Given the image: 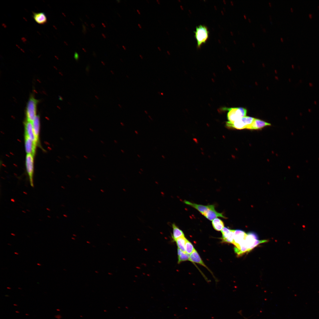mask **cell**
<instances>
[{"label": "cell", "mask_w": 319, "mask_h": 319, "mask_svg": "<svg viewBox=\"0 0 319 319\" xmlns=\"http://www.w3.org/2000/svg\"><path fill=\"white\" fill-rule=\"evenodd\" d=\"M194 34L197 47L199 48L203 44L205 43L208 39L209 36L208 29L204 25H199L196 27Z\"/></svg>", "instance_id": "cell-1"}, {"label": "cell", "mask_w": 319, "mask_h": 319, "mask_svg": "<svg viewBox=\"0 0 319 319\" xmlns=\"http://www.w3.org/2000/svg\"><path fill=\"white\" fill-rule=\"evenodd\" d=\"M255 118L246 116L233 122L227 121L226 126L227 128L239 130L247 129L253 122Z\"/></svg>", "instance_id": "cell-2"}, {"label": "cell", "mask_w": 319, "mask_h": 319, "mask_svg": "<svg viewBox=\"0 0 319 319\" xmlns=\"http://www.w3.org/2000/svg\"><path fill=\"white\" fill-rule=\"evenodd\" d=\"M38 100L32 95L30 97L26 105V120L32 122L37 116V106Z\"/></svg>", "instance_id": "cell-3"}, {"label": "cell", "mask_w": 319, "mask_h": 319, "mask_svg": "<svg viewBox=\"0 0 319 319\" xmlns=\"http://www.w3.org/2000/svg\"><path fill=\"white\" fill-rule=\"evenodd\" d=\"M228 111L227 117L228 121L234 122L239 119L246 116L247 110L242 107L224 108Z\"/></svg>", "instance_id": "cell-4"}, {"label": "cell", "mask_w": 319, "mask_h": 319, "mask_svg": "<svg viewBox=\"0 0 319 319\" xmlns=\"http://www.w3.org/2000/svg\"><path fill=\"white\" fill-rule=\"evenodd\" d=\"M267 241V240H258L256 234L253 232H250L247 234L244 244L248 252L260 244Z\"/></svg>", "instance_id": "cell-5"}, {"label": "cell", "mask_w": 319, "mask_h": 319, "mask_svg": "<svg viewBox=\"0 0 319 319\" xmlns=\"http://www.w3.org/2000/svg\"><path fill=\"white\" fill-rule=\"evenodd\" d=\"M34 156L31 154H27L26 157L25 164L26 169L31 186L34 187Z\"/></svg>", "instance_id": "cell-6"}, {"label": "cell", "mask_w": 319, "mask_h": 319, "mask_svg": "<svg viewBox=\"0 0 319 319\" xmlns=\"http://www.w3.org/2000/svg\"><path fill=\"white\" fill-rule=\"evenodd\" d=\"M247 234L242 230H235L233 244L234 248H238L245 240Z\"/></svg>", "instance_id": "cell-7"}, {"label": "cell", "mask_w": 319, "mask_h": 319, "mask_svg": "<svg viewBox=\"0 0 319 319\" xmlns=\"http://www.w3.org/2000/svg\"><path fill=\"white\" fill-rule=\"evenodd\" d=\"M25 149L27 154H31L34 156L37 144L25 135Z\"/></svg>", "instance_id": "cell-8"}, {"label": "cell", "mask_w": 319, "mask_h": 319, "mask_svg": "<svg viewBox=\"0 0 319 319\" xmlns=\"http://www.w3.org/2000/svg\"><path fill=\"white\" fill-rule=\"evenodd\" d=\"M25 135L37 144L38 142L35 137L32 127V122L26 120L25 122Z\"/></svg>", "instance_id": "cell-9"}, {"label": "cell", "mask_w": 319, "mask_h": 319, "mask_svg": "<svg viewBox=\"0 0 319 319\" xmlns=\"http://www.w3.org/2000/svg\"><path fill=\"white\" fill-rule=\"evenodd\" d=\"M203 215L210 221H212L218 217L227 219V217L224 216L222 213H219L215 210L214 206L208 210Z\"/></svg>", "instance_id": "cell-10"}, {"label": "cell", "mask_w": 319, "mask_h": 319, "mask_svg": "<svg viewBox=\"0 0 319 319\" xmlns=\"http://www.w3.org/2000/svg\"><path fill=\"white\" fill-rule=\"evenodd\" d=\"M271 125L268 123L261 120L260 119L255 118L252 123L247 128V129L257 130L259 129L267 126Z\"/></svg>", "instance_id": "cell-11"}, {"label": "cell", "mask_w": 319, "mask_h": 319, "mask_svg": "<svg viewBox=\"0 0 319 319\" xmlns=\"http://www.w3.org/2000/svg\"><path fill=\"white\" fill-rule=\"evenodd\" d=\"M184 202L185 204L196 209L203 215L208 210L214 206L213 205L204 206L193 203L186 200H185Z\"/></svg>", "instance_id": "cell-12"}, {"label": "cell", "mask_w": 319, "mask_h": 319, "mask_svg": "<svg viewBox=\"0 0 319 319\" xmlns=\"http://www.w3.org/2000/svg\"><path fill=\"white\" fill-rule=\"evenodd\" d=\"M32 17L35 21L38 24L43 25L47 22V18L44 12H33Z\"/></svg>", "instance_id": "cell-13"}, {"label": "cell", "mask_w": 319, "mask_h": 319, "mask_svg": "<svg viewBox=\"0 0 319 319\" xmlns=\"http://www.w3.org/2000/svg\"><path fill=\"white\" fill-rule=\"evenodd\" d=\"M34 133L37 141L38 142L40 129V119L39 115H37L32 122Z\"/></svg>", "instance_id": "cell-14"}, {"label": "cell", "mask_w": 319, "mask_h": 319, "mask_svg": "<svg viewBox=\"0 0 319 319\" xmlns=\"http://www.w3.org/2000/svg\"><path fill=\"white\" fill-rule=\"evenodd\" d=\"M189 261L192 262H194L200 264L206 267L207 269L208 268L205 264L197 252L195 250L190 255Z\"/></svg>", "instance_id": "cell-15"}, {"label": "cell", "mask_w": 319, "mask_h": 319, "mask_svg": "<svg viewBox=\"0 0 319 319\" xmlns=\"http://www.w3.org/2000/svg\"><path fill=\"white\" fill-rule=\"evenodd\" d=\"M173 229V233L172 235V238L174 241H175L178 238L184 236L183 232L180 230L175 224H172Z\"/></svg>", "instance_id": "cell-16"}, {"label": "cell", "mask_w": 319, "mask_h": 319, "mask_svg": "<svg viewBox=\"0 0 319 319\" xmlns=\"http://www.w3.org/2000/svg\"><path fill=\"white\" fill-rule=\"evenodd\" d=\"M212 225L214 228L217 231H220L224 227L223 222L219 218H216L212 220Z\"/></svg>", "instance_id": "cell-17"}, {"label": "cell", "mask_w": 319, "mask_h": 319, "mask_svg": "<svg viewBox=\"0 0 319 319\" xmlns=\"http://www.w3.org/2000/svg\"><path fill=\"white\" fill-rule=\"evenodd\" d=\"M187 240L185 236H183L178 238L175 241L178 248L184 253H186L185 245Z\"/></svg>", "instance_id": "cell-18"}, {"label": "cell", "mask_w": 319, "mask_h": 319, "mask_svg": "<svg viewBox=\"0 0 319 319\" xmlns=\"http://www.w3.org/2000/svg\"><path fill=\"white\" fill-rule=\"evenodd\" d=\"M190 254L182 252L180 254L178 255V263H180L183 261L189 260Z\"/></svg>", "instance_id": "cell-19"}, {"label": "cell", "mask_w": 319, "mask_h": 319, "mask_svg": "<svg viewBox=\"0 0 319 319\" xmlns=\"http://www.w3.org/2000/svg\"><path fill=\"white\" fill-rule=\"evenodd\" d=\"M195 250L192 244L187 240L185 245L186 253L190 255Z\"/></svg>", "instance_id": "cell-20"}, {"label": "cell", "mask_w": 319, "mask_h": 319, "mask_svg": "<svg viewBox=\"0 0 319 319\" xmlns=\"http://www.w3.org/2000/svg\"><path fill=\"white\" fill-rule=\"evenodd\" d=\"M231 230L225 227H224L221 230V232L222 234V241L225 240L228 236Z\"/></svg>", "instance_id": "cell-21"}, {"label": "cell", "mask_w": 319, "mask_h": 319, "mask_svg": "<svg viewBox=\"0 0 319 319\" xmlns=\"http://www.w3.org/2000/svg\"><path fill=\"white\" fill-rule=\"evenodd\" d=\"M235 230H232L228 236L222 242L228 243H233Z\"/></svg>", "instance_id": "cell-22"}, {"label": "cell", "mask_w": 319, "mask_h": 319, "mask_svg": "<svg viewBox=\"0 0 319 319\" xmlns=\"http://www.w3.org/2000/svg\"><path fill=\"white\" fill-rule=\"evenodd\" d=\"M79 55L77 53L76 51L74 54V58L76 61H78L79 59Z\"/></svg>", "instance_id": "cell-23"}, {"label": "cell", "mask_w": 319, "mask_h": 319, "mask_svg": "<svg viewBox=\"0 0 319 319\" xmlns=\"http://www.w3.org/2000/svg\"><path fill=\"white\" fill-rule=\"evenodd\" d=\"M102 36L104 38H106V36H105V35L103 33H102Z\"/></svg>", "instance_id": "cell-24"}, {"label": "cell", "mask_w": 319, "mask_h": 319, "mask_svg": "<svg viewBox=\"0 0 319 319\" xmlns=\"http://www.w3.org/2000/svg\"><path fill=\"white\" fill-rule=\"evenodd\" d=\"M91 26H92V27H95V25H94V24H93V23H92V24H91Z\"/></svg>", "instance_id": "cell-25"}, {"label": "cell", "mask_w": 319, "mask_h": 319, "mask_svg": "<svg viewBox=\"0 0 319 319\" xmlns=\"http://www.w3.org/2000/svg\"><path fill=\"white\" fill-rule=\"evenodd\" d=\"M102 24L103 25V26L104 27H106V26L103 23H102Z\"/></svg>", "instance_id": "cell-26"}, {"label": "cell", "mask_w": 319, "mask_h": 319, "mask_svg": "<svg viewBox=\"0 0 319 319\" xmlns=\"http://www.w3.org/2000/svg\"><path fill=\"white\" fill-rule=\"evenodd\" d=\"M82 50H83V51H84V52H86V50H85V49H84V48H82Z\"/></svg>", "instance_id": "cell-27"}, {"label": "cell", "mask_w": 319, "mask_h": 319, "mask_svg": "<svg viewBox=\"0 0 319 319\" xmlns=\"http://www.w3.org/2000/svg\"><path fill=\"white\" fill-rule=\"evenodd\" d=\"M138 26H139V27H140V28H141V26L140 25V24H138Z\"/></svg>", "instance_id": "cell-28"}, {"label": "cell", "mask_w": 319, "mask_h": 319, "mask_svg": "<svg viewBox=\"0 0 319 319\" xmlns=\"http://www.w3.org/2000/svg\"><path fill=\"white\" fill-rule=\"evenodd\" d=\"M122 47L124 50H126V47L124 46L123 45Z\"/></svg>", "instance_id": "cell-29"}, {"label": "cell", "mask_w": 319, "mask_h": 319, "mask_svg": "<svg viewBox=\"0 0 319 319\" xmlns=\"http://www.w3.org/2000/svg\"><path fill=\"white\" fill-rule=\"evenodd\" d=\"M137 11L139 14H140V12L139 11L138 9H137Z\"/></svg>", "instance_id": "cell-30"}, {"label": "cell", "mask_w": 319, "mask_h": 319, "mask_svg": "<svg viewBox=\"0 0 319 319\" xmlns=\"http://www.w3.org/2000/svg\"><path fill=\"white\" fill-rule=\"evenodd\" d=\"M252 45H253V46L254 47H255V44H254V43H252Z\"/></svg>", "instance_id": "cell-31"}, {"label": "cell", "mask_w": 319, "mask_h": 319, "mask_svg": "<svg viewBox=\"0 0 319 319\" xmlns=\"http://www.w3.org/2000/svg\"><path fill=\"white\" fill-rule=\"evenodd\" d=\"M280 39H281V41L282 42V41H283V39H282V38H281Z\"/></svg>", "instance_id": "cell-32"}, {"label": "cell", "mask_w": 319, "mask_h": 319, "mask_svg": "<svg viewBox=\"0 0 319 319\" xmlns=\"http://www.w3.org/2000/svg\"><path fill=\"white\" fill-rule=\"evenodd\" d=\"M13 305H14L15 306H17V305L16 304H14Z\"/></svg>", "instance_id": "cell-33"}, {"label": "cell", "mask_w": 319, "mask_h": 319, "mask_svg": "<svg viewBox=\"0 0 319 319\" xmlns=\"http://www.w3.org/2000/svg\"><path fill=\"white\" fill-rule=\"evenodd\" d=\"M15 312L17 313H19V312L18 311H15Z\"/></svg>", "instance_id": "cell-34"}, {"label": "cell", "mask_w": 319, "mask_h": 319, "mask_svg": "<svg viewBox=\"0 0 319 319\" xmlns=\"http://www.w3.org/2000/svg\"><path fill=\"white\" fill-rule=\"evenodd\" d=\"M139 56H140V57H141V58L142 59V58H143V57H142V56H141V55H139Z\"/></svg>", "instance_id": "cell-35"}, {"label": "cell", "mask_w": 319, "mask_h": 319, "mask_svg": "<svg viewBox=\"0 0 319 319\" xmlns=\"http://www.w3.org/2000/svg\"><path fill=\"white\" fill-rule=\"evenodd\" d=\"M244 17H245V19H246V16H245V15H244Z\"/></svg>", "instance_id": "cell-36"}, {"label": "cell", "mask_w": 319, "mask_h": 319, "mask_svg": "<svg viewBox=\"0 0 319 319\" xmlns=\"http://www.w3.org/2000/svg\"><path fill=\"white\" fill-rule=\"evenodd\" d=\"M269 5H270V6H271V3H270V2H269Z\"/></svg>", "instance_id": "cell-37"}, {"label": "cell", "mask_w": 319, "mask_h": 319, "mask_svg": "<svg viewBox=\"0 0 319 319\" xmlns=\"http://www.w3.org/2000/svg\"><path fill=\"white\" fill-rule=\"evenodd\" d=\"M84 23H85V24H86V25H87V26H88V24H87V23H86V22H84Z\"/></svg>", "instance_id": "cell-38"}, {"label": "cell", "mask_w": 319, "mask_h": 319, "mask_svg": "<svg viewBox=\"0 0 319 319\" xmlns=\"http://www.w3.org/2000/svg\"><path fill=\"white\" fill-rule=\"evenodd\" d=\"M71 24H72V25H74V23H73V22H71Z\"/></svg>", "instance_id": "cell-39"}, {"label": "cell", "mask_w": 319, "mask_h": 319, "mask_svg": "<svg viewBox=\"0 0 319 319\" xmlns=\"http://www.w3.org/2000/svg\"><path fill=\"white\" fill-rule=\"evenodd\" d=\"M157 1L158 3L159 4H160V2H159V0H157Z\"/></svg>", "instance_id": "cell-40"}, {"label": "cell", "mask_w": 319, "mask_h": 319, "mask_svg": "<svg viewBox=\"0 0 319 319\" xmlns=\"http://www.w3.org/2000/svg\"><path fill=\"white\" fill-rule=\"evenodd\" d=\"M7 289H11V288H10V287H7Z\"/></svg>", "instance_id": "cell-41"}, {"label": "cell", "mask_w": 319, "mask_h": 319, "mask_svg": "<svg viewBox=\"0 0 319 319\" xmlns=\"http://www.w3.org/2000/svg\"><path fill=\"white\" fill-rule=\"evenodd\" d=\"M158 49H159V50L160 51H161V50H160V48L159 47H158Z\"/></svg>", "instance_id": "cell-42"}, {"label": "cell", "mask_w": 319, "mask_h": 319, "mask_svg": "<svg viewBox=\"0 0 319 319\" xmlns=\"http://www.w3.org/2000/svg\"><path fill=\"white\" fill-rule=\"evenodd\" d=\"M14 253L15 254H16L17 255L18 254L17 253H16V252H15Z\"/></svg>", "instance_id": "cell-43"}, {"label": "cell", "mask_w": 319, "mask_h": 319, "mask_svg": "<svg viewBox=\"0 0 319 319\" xmlns=\"http://www.w3.org/2000/svg\"><path fill=\"white\" fill-rule=\"evenodd\" d=\"M248 19V20H249V21L250 22H251V20H250V19H249H249Z\"/></svg>", "instance_id": "cell-44"}, {"label": "cell", "mask_w": 319, "mask_h": 319, "mask_svg": "<svg viewBox=\"0 0 319 319\" xmlns=\"http://www.w3.org/2000/svg\"><path fill=\"white\" fill-rule=\"evenodd\" d=\"M25 315H29V314H27V313Z\"/></svg>", "instance_id": "cell-45"}, {"label": "cell", "mask_w": 319, "mask_h": 319, "mask_svg": "<svg viewBox=\"0 0 319 319\" xmlns=\"http://www.w3.org/2000/svg\"><path fill=\"white\" fill-rule=\"evenodd\" d=\"M167 53H168V54H169V55H170V53H169V51H167Z\"/></svg>", "instance_id": "cell-46"}, {"label": "cell", "mask_w": 319, "mask_h": 319, "mask_svg": "<svg viewBox=\"0 0 319 319\" xmlns=\"http://www.w3.org/2000/svg\"><path fill=\"white\" fill-rule=\"evenodd\" d=\"M37 264H38V265H39V266H40L41 265L39 263H37Z\"/></svg>", "instance_id": "cell-47"}, {"label": "cell", "mask_w": 319, "mask_h": 319, "mask_svg": "<svg viewBox=\"0 0 319 319\" xmlns=\"http://www.w3.org/2000/svg\"><path fill=\"white\" fill-rule=\"evenodd\" d=\"M101 62L103 64V65H105V64H104V63L102 61H101Z\"/></svg>", "instance_id": "cell-48"}, {"label": "cell", "mask_w": 319, "mask_h": 319, "mask_svg": "<svg viewBox=\"0 0 319 319\" xmlns=\"http://www.w3.org/2000/svg\"><path fill=\"white\" fill-rule=\"evenodd\" d=\"M117 1H118V2H119L120 1V0H117Z\"/></svg>", "instance_id": "cell-49"}, {"label": "cell", "mask_w": 319, "mask_h": 319, "mask_svg": "<svg viewBox=\"0 0 319 319\" xmlns=\"http://www.w3.org/2000/svg\"><path fill=\"white\" fill-rule=\"evenodd\" d=\"M5 296H6V297H8V296H8V295H5Z\"/></svg>", "instance_id": "cell-50"}, {"label": "cell", "mask_w": 319, "mask_h": 319, "mask_svg": "<svg viewBox=\"0 0 319 319\" xmlns=\"http://www.w3.org/2000/svg\"><path fill=\"white\" fill-rule=\"evenodd\" d=\"M18 289H22L21 288H18Z\"/></svg>", "instance_id": "cell-51"}]
</instances>
